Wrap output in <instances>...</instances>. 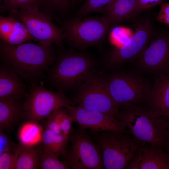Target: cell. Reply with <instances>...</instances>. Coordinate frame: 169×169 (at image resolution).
<instances>
[{
  "instance_id": "obj_4",
  "label": "cell",
  "mask_w": 169,
  "mask_h": 169,
  "mask_svg": "<svg viewBox=\"0 0 169 169\" xmlns=\"http://www.w3.org/2000/svg\"><path fill=\"white\" fill-rule=\"evenodd\" d=\"M88 132L100 149L105 169H126L143 142L128 133L89 130Z\"/></svg>"
},
{
  "instance_id": "obj_26",
  "label": "cell",
  "mask_w": 169,
  "mask_h": 169,
  "mask_svg": "<svg viewBox=\"0 0 169 169\" xmlns=\"http://www.w3.org/2000/svg\"><path fill=\"white\" fill-rule=\"evenodd\" d=\"M41 169H68L70 168L58 157L47 153L42 149L38 151Z\"/></svg>"
},
{
  "instance_id": "obj_17",
  "label": "cell",
  "mask_w": 169,
  "mask_h": 169,
  "mask_svg": "<svg viewBox=\"0 0 169 169\" xmlns=\"http://www.w3.org/2000/svg\"><path fill=\"white\" fill-rule=\"evenodd\" d=\"M25 117L21 100H0V130L8 132Z\"/></svg>"
},
{
  "instance_id": "obj_15",
  "label": "cell",
  "mask_w": 169,
  "mask_h": 169,
  "mask_svg": "<svg viewBox=\"0 0 169 169\" xmlns=\"http://www.w3.org/2000/svg\"><path fill=\"white\" fill-rule=\"evenodd\" d=\"M13 69L2 62L0 65V100H21L28 94L27 86Z\"/></svg>"
},
{
  "instance_id": "obj_34",
  "label": "cell",
  "mask_w": 169,
  "mask_h": 169,
  "mask_svg": "<svg viewBox=\"0 0 169 169\" xmlns=\"http://www.w3.org/2000/svg\"><path fill=\"white\" fill-rule=\"evenodd\" d=\"M165 120L166 128L168 132V137H169V151L168 154H169V116H161Z\"/></svg>"
},
{
  "instance_id": "obj_36",
  "label": "cell",
  "mask_w": 169,
  "mask_h": 169,
  "mask_svg": "<svg viewBox=\"0 0 169 169\" xmlns=\"http://www.w3.org/2000/svg\"><path fill=\"white\" fill-rule=\"evenodd\" d=\"M2 1V0H0V3H1V2Z\"/></svg>"
},
{
  "instance_id": "obj_7",
  "label": "cell",
  "mask_w": 169,
  "mask_h": 169,
  "mask_svg": "<svg viewBox=\"0 0 169 169\" xmlns=\"http://www.w3.org/2000/svg\"><path fill=\"white\" fill-rule=\"evenodd\" d=\"M77 89L74 105L104 113L118 120V106L111 95L106 79L93 74Z\"/></svg>"
},
{
  "instance_id": "obj_1",
  "label": "cell",
  "mask_w": 169,
  "mask_h": 169,
  "mask_svg": "<svg viewBox=\"0 0 169 169\" xmlns=\"http://www.w3.org/2000/svg\"><path fill=\"white\" fill-rule=\"evenodd\" d=\"M28 41L12 45L0 41V58L26 82L38 84L56 57L52 43L38 42L37 44Z\"/></svg>"
},
{
  "instance_id": "obj_10",
  "label": "cell",
  "mask_w": 169,
  "mask_h": 169,
  "mask_svg": "<svg viewBox=\"0 0 169 169\" xmlns=\"http://www.w3.org/2000/svg\"><path fill=\"white\" fill-rule=\"evenodd\" d=\"M8 12V16L23 23L37 41L54 43L58 47L62 46L64 38L60 27L55 24L51 18L39 9H15Z\"/></svg>"
},
{
  "instance_id": "obj_29",
  "label": "cell",
  "mask_w": 169,
  "mask_h": 169,
  "mask_svg": "<svg viewBox=\"0 0 169 169\" xmlns=\"http://www.w3.org/2000/svg\"><path fill=\"white\" fill-rule=\"evenodd\" d=\"M59 109L54 112L47 118L45 127L55 133L62 134L60 126Z\"/></svg>"
},
{
  "instance_id": "obj_24",
  "label": "cell",
  "mask_w": 169,
  "mask_h": 169,
  "mask_svg": "<svg viewBox=\"0 0 169 169\" xmlns=\"http://www.w3.org/2000/svg\"><path fill=\"white\" fill-rule=\"evenodd\" d=\"M114 0H86L78 10L74 18L80 19L91 13L100 12L104 13Z\"/></svg>"
},
{
  "instance_id": "obj_16",
  "label": "cell",
  "mask_w": 169,
  "mask_h": 169,
  "mask_svg": "<svg viewBox=\"0 0 169 169\" xmlns=\"http://www.w3.org/2000/svg\"><path fill=\"white\" fill-rule=\"evenodd\" d=\"M146 105L160 116H169V73L158 76Z\"/></svg>"
},
{
  "instance_id": "obj_21",
  "label": "cell",
  "mask_w": 169,
  "mask_h": 169,
  "mask_svg": "<svg viewBox=\"0 0 169 169\" xmlns=\"http://www.w3.org/2000/svg\"><path fill=\"white\" fill-rule=\"evenodd\" d=\"M34 148L35 147L26 146L19 144L16 169H39L38 152Z\"/></svg>"
},
{
  "instance_id": "obj_18",
  "label": "cell",
  "mask_w": 169,
  "mask_h": 169,
  "mask_svg": "<svg viewBox=\"0 0 169 169\" xmlns=\"http://www.w3.org/2000/svg\"><path fill=\"white\" fill-rule=\"evenodd\" d=\"M136 8V0H114L103 15L113 26L134 17Z\"/></svg>"
},
{
  "instance_id": "obj_22",
  "label": "cell",
  "mask_w": 169,
  "mask_h": 169,
  "mask_svg": "<svg viewBox=\"0 0 169 169\" xmlns=\"http://www.w3.org/2000/svg\"><path fill=\"white\" fill-rule=\"evenodd\" d=\"M40 10L53 19H61L72 7L70 0H38Z\"/></svg>"
},
{
  "instance_id": "obj_25",
  "label": "cell",
  "mask_w": 169,
  "mask_h": 169,
  "mask_svg": "<svg viewBox=\"0 0 169 169\" xmlns=\"http://www.w3.org/2000/svg\"><path fill=\"white\" fill-rule=\"evenodd\" d=\"M39 9L38 0H2L0 7L2 15L6 12L15 9Z\"/></svg>"
},
{
  "instance_id": "obj_27",
  "label": "cell",
  "mask_w": 169,
  "mask_h": 169,
  "mask_svg": "<svg viewBox=\"0 0 169 169\" xmlns=\"http://www.w3.org/2000/svg\"><path fill=\"white\" fill-rule=\"evenodd\" d=\"M18 147L0 154V169H16Z\"/></svg>"
},
{
  "instance_id": "obj_3",
  "label": "cell",
  "mask_w": 169,
  "mask_h": 169,
  "mask_svg": "<svg viewBox=\"0 0 169 169\" xmlns=\"http://www.w3.org/2000/svg\"><path fill=\"white\" fill-rule=\"evenodd\" d=\"M58 47L59 49L56 52V58L47 70L44 78L49 86L64 93L78 88L93 74L95 61L84 51Z\"/></svg>"
},
{
  "instance_id": "obj_11",
  "label": "cell",
  "mask_w": 169,
  "mask_h": 169,
  "mask_svg": "<svg viewBox=\"0 0 169 169\" xmlns=\"http://www.w3.org/2000/svg\"><path fill=\"white\" fill-rule=\"evenodd\" d=\"M135 30L126 43L115 48L106 59L109 65L115 66L138 58L146 47L154 32L152 21L145 18L137 21Z\"/></svg>"
},
{
  "instance_id": "obj_32",
  "label": "cell",
  "mask_w": 169,
  "mask_h": 169,
  "mask_svg": "<svg viewBox=\"0 0 169 169\" xmlns=\"http://www.w3.org/2000/svg\"><path fill=\"white\" fill-rule=\"evenodd\" d=\"M18 145H15L4 132L0 130V154L4 152L15 150Z\"/></svg>"
},
{
  "instance_id": "obj_9",
  "label": "cell",
  "mask_w": 169,
  "mask_h": 169,
  "mask_svg": "<svg viewBox=\"0 0 169 169\" xmlns=\"http://www.w3.org/2000/svg\"><path fill=\"white\" fill-rule=\"evenodd\" d=\"M106 79L111 95L118 106L126 103L146 105L151 87L141 76L121 73Z\"/></svg>"
},
{
  "instance_id": "obj_14",
  "label": "cell",
  "mask_w": 169,
  "mask_h": 169,
  "mask_svg": "<svg viewBox=\"0 0 169 169\" xmlns=\"http://www.w3.org/2000/svg\"><path fill=\"white\" fill-rule=\"evenodd\" d=\"M127 169H169V154L149 143L143 142Z\"/></svg>"
},
{
  "instance_id": "obj_6",
  "label": "cell",
  "mask_w": 169,
  "mask_h": 169,
  "mask_svg": "<svg viewBox=\"0 0 169 169\" xmlns=\"http://www.w3.org/2000/svg\"><path fill=\"white\" fill-rule=\"evenodd\" d=\"M69 149L61 156L70 169H104L102 156L98 146L86 129L80 126L68 135Z\"/></svg>"
},
{
  "instance_id": "obj_30",
  "label": "cell",
  "mask_w": 169,
  "mask_h": 169,
  "mask_svg": "<svg viewBox=\"0 0 169 169\" xmlns=\"http://www.w3.org/2000/svg\"><path fill=\"white\" fill-rule=\"evenodd\" d=\"M14 18L1 15L0 16V38L8 35L13 31Z\"/></svg>"
},
{
  "instance_id": "obj_8",
  "label": "cell",
  "mask_w": 169,
  "mask_h": 169,
  "mask_svg": "<svg viewBox=\"0 0 169 169\" xmlns=\"http://www.w3.org/2000/svg\"><path fill=\"white\" fill-rule=\"evenodd\" d=\"M30 84L29 92L23 102L25 117L28 120L38 123L57 110L74 105L63 92L47 89L43 81L39 84Z\"/></svg>"
},
{
  "instance_id": "obj_35",
  "label": "cell",
  "mask_w": 169,
  "mask_h": 169,
  "mask_svg": "<svg viewBox=\"0 0 169 169\" xmlns=\"http://www.w3.org/2000/svg\"><path fill=\"white\" fill-rule=\"evenodd\" d=\"M80 0H70L71 4L72 7L74 6Z\"/></svg>"
},
{
  "instance_id": "obj_12",
  "label": "cell",
  "mask_w": 169,
  "mask_h": 169,
  "mask_svg": "<svg viewBox=\"0 0 169 169\" xmlns=\"http://www.w3.org/2000/svg\"><path fill=\"white\" fill-rule=\"evenodd\" d=\"M137 59L141 68L157 76L169 73V32L160 33Z\"/></svg>"
},
{
  "instance_id": "obj_31",
  "label": "cell",
  "mask_w": 169,
  "mask_h": 169,
  "mask_svg": "<svg viewBox=\"0 0 169 169\" xmlns=\"http://www.w3.org/2000/svg\"><path fill=\"white\" fill-rule=\"evenodd\" d=\"M164 0H136V8L134 16L143 11L163 3Z\"/></svg>"
},
{
  "instance_id": "obj_2",
  "label": "cell",
  "mask_w": 169,
  "mask_h": 169,
  "mask_svg": "<svg viewBox=\"0 0 169 169\" xmlns=\"http://www.w3.org/2000/svg\"><path fill=\"white\" fill-rule=\"evenodd\" d=\"M117 117L125 124L128 133L134 138L168 153L169 137L166 121L148 106L123 104L118 106Z\"/></svg>"
},
{
  "instance_id": "obj_28",
  "label": "cell",
  "mask_w": 169,
  "mask_h": 169,
  "mask_svg": "<svg viewBox=\"0 0 169 169\" xmlns=\"http://www.w3.org/2000/svg\"><path fill=\"white\" fill-rule=\"evenodd\" d=\"M59 110L60 126L62 133L68 136L73 130L72 126V123L73 122L67 110H65L63 108H60Z\"/></svg>"
},
{
  "instance_id": "obj_5",
  "label": "cell",
  "mask_w": 169,
  "mask_h": 169,
  "mask_svg": "<svg viewBox=\"0 0 169 169\" xmlns=\"http://www.w3.org/2000/svg\"><path fill=\"white\" fill-rule=\"evenodd\" d=\"M56 20L62 30L64 40L70 47L82 51L102 44L110 26L103 15Z\"/></svg>"
},
{
  "instance_id": "obj_19",
  "label": "cell",
  "mask_w": 169,
  "mask_h": 169,
  "mask_svg": "<svg viewBox=\"0 0 169 169\" xmlns=\"http://www.w3.org/2000/svg\"><path fill=\"white\" fill-rule=\"evenodd\" d=\"M68 142V136L55 133L46 128L44 130L41 143L45 153L58 157L65 151Z\"/></svg>"
},
{
  "instance_id": "obj_13",
  "label": "cell",
  "mask_w": 169,
  "mask_h": 169,
  "mask_svg": "<svg viewBox=\"0 0 169 169\" xmlns=\"http://www.w3.org/2000/svg\"><path fill=\"white\" fill-rule=\"evenodd\" d=\"M65 108L73 122L83 128L95 131H110L128 133L124 122L109 115L76 105Z\"/></svg>"
},
{
  "instance_id": "obj_33",
  "label": "cell",
  "mask_w": 169,
  "mask_h": 169,
  "mask_svg": "<svg viewBox=\"0 0 169 169\" xmlns=\"http://www.w3.org/2000/svg\"><path fill=\"white\" fill-rule=\"evenodd\" d=\"M156 19L169 26V3H163L161 4Z\"/></svg>"
},
{
  "instance_id": "obj_20",
  "label": "cell",
  "mask_w": 169,
  "mask_h": 169,
  "mask_svg": "<svg viewBox=\"0 0 169 169\" xmlns=\"http://www.w3.org/2000/svg\"><path fill=\"white\" fill-rule=\"evenodd\" d=\"M44 130L35 122L28 120L20 126L18 136L20 143L24 146L35 147L41 143Z\"/></svg>"
},
{
  "instance_id": "obj_23",
  "label": "cell",
  "mask_w": 169,
  "mask_h": 169,
  "mask_svg": "<svg viewBox=\"0 0 169 169\" xmlns=\"http://www.w3.org/2000/svg\"><path fill=\"white\" fill-rule=\"evenodd\" d=\"M30 40L37 41L31 35L25 24L14 18L13 31L8 35L0 38V41L12 45L21 44Z\"/></svg>"
}]
</instances>
